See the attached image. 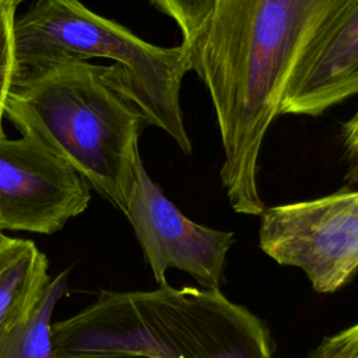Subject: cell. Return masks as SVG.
I'll list each match as a JSON object with an SVG mask.
<instances>
[{
	"label": "cell",
	"mask_w": 358,
	"mask_h": 358,
	"mask_svg": "<svg viewBox=\"0 0 358 358\" xmlns=\"http://www.w3.org/2000/svg\"><path fill=\"white\" fill-rule=\"evenodd\" d=\"M123 214L159 285H166L168 268H178L201 288L220 289L234 234L189 220L150 178L141 159Z\"/></svg>",
	"instance_id": "6"
},
{
	"label": "cell",
	"mask_w": 358,
	"mask_h": 358,
	"mask_svg": "<svg viewBox=\"0 0 358 358\" xmlns=\"http://www.w3.org/2000/svg\"><path fill=\"white\" fill-rule=\"evenodd\" d=\"M17 6L10 0H0V138L3 131V115L7 96L13 87L15 59H14V22Z\"/></svg>",
	"instance_id": "12"
},
{
	"label": "cell",
	"mask_w": 358,
	"mask_h": 358,
	"mask_svg": "<svg viewBox=\"0 0 358 358\" xmlns=\"http://www.w3.org/2000/svg\"><path fill=\"white\" fill-rule=\"evenodd\" d=\"M343 141H344V147H345L348 159L358 155V109L344 123Z\"/></svg>",
	"instance_id": "14"
},
{
	"label": "cell",
	"mask_w": 358,
	"mask_h": 358,
	"mask_svg": "<svg viewBox=\"0 0 358 358\" xmlns=\"http://www.w3.org/2000/svg\"><path fill=\"white\" fill-rule=\"evenodd\" d=\"M90 200L88 183L35 138H0L1 231L55 234Z\"/></svg>",
	"instance_id": "7"
},
{
	"label": "cell",
	"mask_w": 358,
	"mask_h": 358,
	"mask_svg": "<svg viewBox=\"0 0 358 358\" xmlns=\"http://www.w3.org/2000/svg\"><path fill=\"white\" fill-rule=\"evenodd\" d=\"M260 217V249L301 268L315 291L334 292L357 273L358 190L273 206Z\"/></svg>",
	"instance_id": "5"
},
{
	"label": "cell",
	"mask_w": 358,
	"mask_h": 358,
	"mask_svg": "<svg viewBox=\"0 0 358 358\" xmlns=\"http://www.w3.org/2000/svg\"><path fill=\"white\" fill-rule=\"evenodd\" d=\"M161 13L171 17L180 29L182 45L189 48L208 21L217 0H150Z\"/></svg>",
	"instance_id": "11"
},
{
	"label": "cell",
	"mask_w": 358,
	"mask_h": 358,
	"mask_svg": "<svg viewBox=\"0 0 358 358\" xmlns=\"http://www.w3.org/2000/svg\"><path fill=\"white\" fill-rule=\"evenodd\" d=\"M69 270L50 278L31 313L0 334V358H53L50 317L67 292Z\"/></svg>",
	"instance_id": "10"
},
{
	"label": "cell",
	"mask_w": 358,
	"mask_h": 358,
	"mask_svg": "<svg viewBox=\"0 0 358 358\" xmlns=\"http://www.w3.org/2000/svg\"><path fill=\"white\" fill-rule=\"evenodd\" d=\"M6 115L70 165L122 213L141 159V112L110 77V66L53 64L13 84Z\"/></svg>",
	"instance_id": "3"
},
{
	"label": "cell",
	"mask_w": 358,
	"mask_h": 358,
	"mask_svg": "<svg viewBox=\"0 0 358 358\" xmlns=\"http://www.w3.org/2000/svg\"><path fill=\"white\" fill-rule=\"evenodd\" d=\"M10 1H11V3H14L15 6H18V4H20L22 0H10Z\"/></svg>",
	"instance_id": "17"
},
{
	"label": "cell",
	"mask_w": 358,
	"mask_h": 358,
	"mask_svg": "<svg viewBox=\"0 0 358 358\" xmlns=\"http://www.w3.org/2000/svg\"><path fill=\"white\" fill-rule=\"evenodd\" d=\"M358 95V0H347L295 67L280 115L319 116Z\"/></svg>",
	"instance_id": "8"
},
{
	"label": "cell",
	"mask_w": 358,
	"mask_h": 358,
	"mask_svg": "<svg viewBox=\"0 0 358 358\" xmlns=\"http://www.w3.org/2000/svg\"><path fill=\"white\" fill-rule=\"evenodd\" d=\"M6 236H7V235H4V232L0 229V248H1V245H3V242H4V239H6Z\"/></svg>",
	"instance_id": "16"
},
{
	"label": "cell",
	"mask_w": 358,
	"mask_h": 358,
	"mask_svg": "<svg viewBox=\"0 0 358 358\" xmlns=\"http://www.w3.org/2000/svg\"><path fill=\"white\" fill-rule=\"evenodd\" d=\"M350 168L347 172V180L350 183H358V155L348 159Z\"/></svg>",
	"instance_id": "15"
},
{
	"label": "cell",
	"mask_w": 358,
	"mask_h": 358,
	"mask_svg": "<svg viewBox=\"0 0 358 358\" xmlns=\"http://www.w3.org/2000/svg\"><path fill=\"white\" fill-rule=\"evenodd\" d=\"M53 358H273L267 326L220 289L102 291L52 324Z\"/></svg>",
	"instance_id": "2"
},
{
	"label": "cell",
	"mask_w": 358,
	"mask_h": 358,
	"mask_svg": "<svg viewBox=\"0 0 358 358\" xmlns=\"http://www.w3.org/2000/svg\"><path fill=\"white\" fill-rule=\"evenodd\" d=\"M309 358H358V323L323 338Z\"/></svg>",
	"instance_id": "13"
},
{
	"label": "cell",
	"mask_w": 358,
	"mask_h": 358,
	"mask_svg": "<svg viewBox=\"0 0 358 358\" xmlns=\"http://www.w3.org/2000/svg\"><path fill=\"white\" fill-rule=\"evenodd\" d=\"M347 0H217L186 48L224 150L220 178L236 213L260 215L257 162L301 57Z\"/></svg>",
	"instance_id": "1"
},
{
	"label": "cell",
	"mask_w": 358,
	"mask_h": 358,
	"mask_svg": "<svg viewBox=\"0 0 358 358\" xmlns=\"http://www.w3.org/2000/svg\"><path fill=\"white\" fill-rule=\"evenodd\" d=\"M92 57L113 60V83L141 112L145 123L164 130L185 154H190L180 87L192 66L189 50L182 43L162 48L145 42L78 0H36L14 22L13 84L57 63Z\"/></svg>",
	"instance_id": "4"
},
{
	"label": "cell",
	"mask_w": 358,
	"mask_h": 358,
	"mask_svg": "<svg viewBox=\"0 0 358 358\" xmlns=\"http://www.w3.org/2000/svg\"><path fill=\"white\" fill-rule=\"evenodd\" d=\"M48 266L32 241L6 236L0 248V334L31 313L50 281Z\"/></svg>",
	"instance_id": "9"
}]
</instances>
